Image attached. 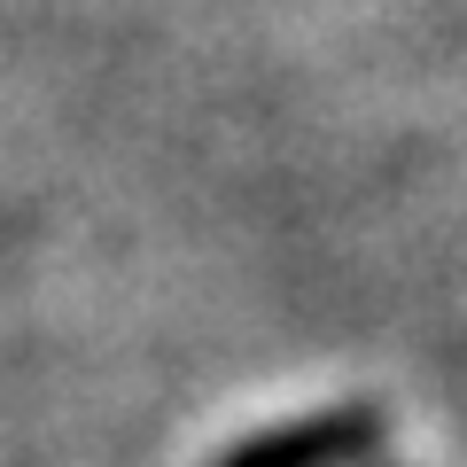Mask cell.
<instances>
[{
	"instance_id": "cell-1",
	"label": "cell",
	"mask_w": 467,
	"mask_h": 467,
	"mask_svg": "<svg viewBox=\"0 0 467 467\" xmlns=\"http://www.w3.org/2000/svg\"><path fill=\"white\" fill-rule=\"evenodd\" d=\"M382 436H389L382 405H319V413L250 429L242 444L218 451L211 467H358V460H374Z\"/></svg>"
}]
</instances>
